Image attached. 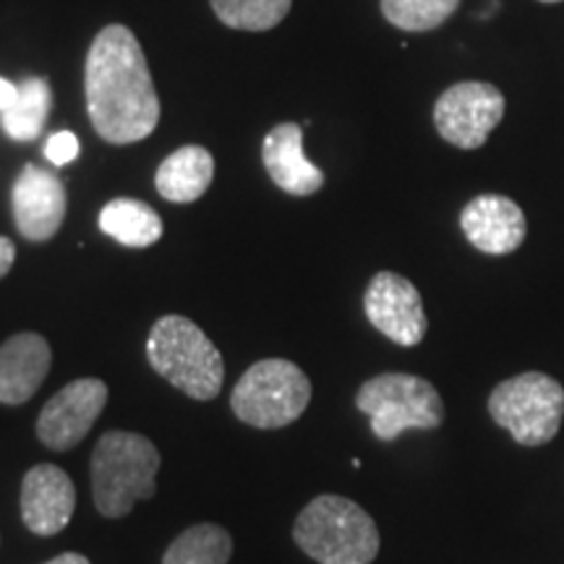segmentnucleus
<instances>
[{
    "label": "nucleus",
    "instance_id": "obj_7",
    "mask_svg": "<svg viewBox=\"0 0 564 564\" xmlns=\"http://www.w3.org/2000/svg\"><path fill=\"white\" fill-rule=\"evenodd\" d=\"M494 423L507 429L525 447L549 444L564 419V390L556 379L541 371H525L494 387L489 398Z\"/></svg>",
    "mask_w": 564,
    "mask_h": 564
},
{
    "label": "nucleus",
    "instance_id": "obj_10",
    "mask_svg": "<svg viewBox=\"0 0 564 564\" xmlns=\"http://www.w3.org/2000/svg\"><path fill=\"white\" fill-rule=\"evenodd\" d=\"M364 308L373 327L403 348L419 345L429 329L419 288L403 274H373L369 288H366Z\"/></svg>",
    "mask_w": 564,
    "mask_h": 564
},
{
    "label": "nucleus",
    "instance_id": "obj_20",
    "mask_svg": "<svg viewBox=\"0 0 564 564\" xmlns=\"http://www.w3.org/2000/svg\"><path fill=\"white\" fill-rule=\"evenodd\" d=\"M225 26L241 32H267L291 13L293 0H209Z\"/></svg>",
    "mask_w": 564,
    "mask_h": 564
},
{
    "label": "nucleus",
    "instance_id": "obj_14",
    "mask_svg": "<svg viewBox=\"0 0 564 564\" xmlns=\"http://www.w3.org/2000/svg\"><path fill=\"white\" fill-rule=\"evenodd\" d=\"M51 343L37 333H19L0 345V403L21 405L34 398L51 373Z\"/></svg>",
    "mask_w": 564,
    "mask_h": 564
},
{
    "label": "nucleus",
    "instance_id": "obj_12",
    "mask_svg": "<svg viewBox=\"0 0 564 564\" xmlns=\"http://www.w3.org/2000/svg\"><path fill=\"white\" fill-rule=\"evenodd\" d=\"M76 510V489L58 465H34L21 484V520L34 535H58Z\"/></svg>",
    "mask_w": 564,
    "mask_h": 564
},
{
    "label": "nucleus",
    "instance_id": "obj_13",
    "mask_svg": "<svg viewBox=\"0 0 564 564\" xmlns=\"http://www.w3.org/2000/svg\"><path fill=\"white\" fill-rule=\"evenodd\" d=\"M460 228L474 249L505 257L518 251L525 241L528 223L523 209L502 194H481L465 204Z\"/></svg>",
    "mask_w": 564,
    "mask_h": 564
},
{
    "label": "nucleus",
    "instance_id": "obj_9",
    "mask_svg": "<svg viewBox=\"0 0 564 564\" xmlns=\"http://www.w3.org/2000/svg\"><path fill=\"white\" fill-rule=\"evenodd\" d=\"M108 403V384L100 379H76L55 392L40 411L37 436L53 453H66L91 432Z\"/></svg>",
    "mask_w": 564,
    "mask_h": 564
},
{
    "label": "nucleus",
    "instance_id": "obj_4",
    "mask_svg": "<svg viewBox=\"0 0 564 564\" xmlns=\"http://www.w3.org/2000/svg\"><path fill=\"white\" fill-rule=\"evenodd\" d=\"M150 366L175 390L192 400H215L225 382L223 352L192 319L167 314L154 322L147 337Z\"/></svg>",
    "mask_w": 564,
    "mask_h": 564
},
{
    "label": "nucleus",
    "instance_id": "obj_24",
    "mask_svg": "<svg viewBox=\"0 0 564 564\" xmlns=\"http://www.w3.org/2000/svg\"><path fill=\"white\" fill-rule=\"evenodd\" d=\"M17 97H19L17 84H11L9 79H3V76H0V112H3L6 108H11V105L17 102Z\"/></svg>",
    "mask_w": 564,
    "mask_h": 564
},
{
    "label": "nucleus",
    "instance_id": "obj_5",
    "mask_svg": "<svg viewBox=\"0 0 564 564\" xmlns=\"http://www.w3.org/2000/svg\"><path fill=\"white\" fill-rule=\"evenodd\" d=\"M312 403V382L301 366L285 358L257 361L232 387L230 408L253 429L291 426Z\"/></svg>",
    "mask_w": 564,
    "mask_h": 564
},
{
    "label": "nucleus",
    "instance_id": "obj_16",
    "mask_svg": "<svg viewBox=\"0 0 564 564\" xmlns=\"http://www.w3.org/2000/svg\"><path fill=\"white\" fill-rule=\"evenodd\" d=\"M215 178V160L204 147L188 144L160 162L154 186L162 199L173 204H192L202 199Z\"/></svg>",
    "mask_w": 564,
    "mask_h": 564
},
{
    "label": "nucleus",
    "instance_id": "obj_21",
    "mask_svg": "<svg viewBox=\"0 0 564 564\" xmlns=\"http://www.w3.org/2000/svg\"><path fill=\"white\" fill-rule=\"evenodd\" d=\"M460 0H382V13L403 32H432L442 26Z\"/></svg>",
    "mask_w": 564,
    "mask_h": 564
},
{
    "label": "nucleus",
    "instance_id": "obj_18",
    "mask_svg": "<svg viewBox=\"0 0 564 564\" xmlns=\"http://www.w3.org/2000/svg\"><path fill=\"white\" fill-rule=\"evenodd\" d=\"M53 105V89L45 79H24L11 108L0 112V126L13 141H34L45 129Z\"/></svg>",
    "mask_w": 564,
    "mask_h": 564
},
{
    "label": "nucleus",
    "instance_id": "obj_1",
    "mask_svg": "<svg viewBox=\"0 0 564 564\" xmlns=\"http://www.w3.org/2000/svg\"><path fill=\"white\" fill-rule=\"evenodd\" d=\"M84 91L89 121L108 144H137L158 129L160 97L144 51L126 26H105L91 42Z\"/></svg>",
    "mask_w": 564,
    "mask_h": 564
},
{
    "label": "nucleus",
    "instance_id": "obj_19",
    "mask_svg": "<svg viewBox=\"0 0 564 564\" xmlns=\"http://www.w3.org/2000/svg\"><path fill=\"white\" fill-rule=\"evenodd\" d=\"M232 539L225 528L215 523H196L186 528L167 546L162 564H228Z\"/></svg>",
    "mask_w": 564,
    "mask_h": 564
},
{
    "label": "nucleus",
    "instance_id": "obj_25",
    "mask_svg": "<svg viewBox=\"0 0 564 564\" xmlns=\"http://www.w3.org/2000/svg\"><path fill=\"white\" fill-rule=\"evenodd\" d=\"M45 564H89V560L84 554H76V552H66L61 556H55V560L45 562Z\"/></svg>",
    "mask_w": 564,
    "mask_h": 564
},
{
    "label": "nucleus",
    "instance_id": "obj_11",
    "mask_svg": "<svg viewBox=\"0 0 564 564\" xmlns=\"http://www.w3.org/2000/svg\"><path fill=\"white\" fill-rule=\"evenodd\" d=\"M13 220L26 241H51L66 220L68 196L63 181L40 165H24L11 192Z\"/></svg>",
    "mask_w": 564,
    "mask_h": 564
},
{
    "label": "nucleus",
    "instance_id": "obj_17",
    "mask_svg": "<svg viewBox=\"0 0 564 564\" xmlns=\"http://www.w3.org/2000/svg\"><path fill=\"white\" fill-rule=\"evenodd\" d=\"M100 230L129 249H147L162 238V220L150 204L112 199L100 212Z\"/></svg>",
    "mask_w": 564,
    "mask_h": 564
},
{
    "label": "nucleus",
    "instance_id": "obj_8",
    "mask_svg": "<svg viewBox=\"0 0 564 564\" xmlns=\"http://www.w3.org/2000/svg\"><path fill=\"white\" fill-rule=\"evenodd\" d=\"M505 118V95L494 84L460 82L434 105V123L447 144L478 150Z\"/></svg>",
    "mask_w": 564,
    "mask_h": 564
},
{
    "label": "nucleus",
    "instance_id": "obj_22",
    "mask_svg": "<svg viewBox=\"0 0 564 564\" xmlns=\"http://www.w3.org/2000/svg\"><path fill=\"white\" fill-rule=\"evenodd\" d=\"M79 139H76V133L70 131H58L53 133L51 139H47L45 144V158L53 162L55 167H63L68 165V162H74L76 158H79Z\"/></svg>",
    "mask_w": 564,
    "mask_h": 564
},
{
    "label": "nucleus",
    "instance_id": "obj_3",
    "mask_svg": "<svg viewBox=\"0 0 564 564\" xmlns=\"http://www.w3.org/2000/svg\"><path fill=\"white\" fill-rule=\"evenodd\" d=\"M293 541L319 564H371L379 554V531L371 514L337 494H322L303 507Z\"/></svg>",
    "mask_w": 564,
    "mask_h": 564
},
{
    "label": "nucleus",
    "instance_id": "obj_2",
    "mask_svg": "<svg viewBox=\"0 0 564 564\" xmlns=\"http://www.w3.org/2000/svg\"><path fill=\"white\" fill-rule=\"evenodd\" d=\"M160 465L158 447L144 434L105 432L91 453V497L97 512L118 520L139 499H152Z\"/></svg>",
    "mask_w": 564,
    "mask_h": 564
},
{
    "label": "nucleus",
    "instance_id": "obj_15",
    "mask_svg": "<svg viewBox=\"0 0 564 564\" xmlns=\"http://www.w3.org/2000/svg\"><path fill=\"white\" fill-rule=\"evenodd\" d=\"M262 160L274 186L291 196H312L324 186V173L303 154V129L280 123L264 137Z\"/></svg>",
    "mask_w": 564,
    "mask_h": 564
},
{
    "label": "nucleus",
    "instance_id": "obj_26",
    "mask_svg": "<svg viewBox=\"0 0 564 564\" xmlns=\"http://www.w3.org/2000/svg\"><path fill=\"white\" fill-rule=\"evenodd\" d=\"M539 3H562V0H539Z\"/></svg>",
    "mask_w": 564,
    "mask_h": 564
},
{
    "label": "nucleus",
    "instance_id": "obj_6",
    "mask_svg": "<svg viewBox=\"0 0 564 564\" xmlns=\"http://www.w3.org/2000/svg\"><path fill=\"white\" fill-rule=\"evenodd\" d=\"M356 408L369 415L377 440L394 442L408 429H440L444 403L436 387L413 373H379L361 384Z\"/></svg>",
    "mask_w": 564,
    "mask_h": 564
},
{
    "label": "nucleus",
    "instance_id": "obj_23",
    "mask_svg": "<svg viewBox=\"0 0 564 564\" xmlns=\"http://www.w3.org/2000/svg\"><path fill=\"white\" fill-rule=\"evenodd\" d=\"M13 262H17V246H13L11 238L0 236V280L11 272Z\"/></svg>",
    "mask_w": 564,
    "mask_h": 564
}]
</instances>
